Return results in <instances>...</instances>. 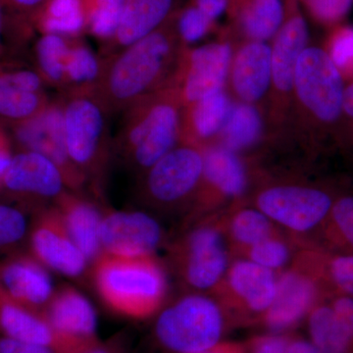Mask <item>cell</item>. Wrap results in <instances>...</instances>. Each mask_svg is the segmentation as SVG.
<instances>
[{"label":"cell","instance_id":"603a6c76","mask_svg":"<svg viewBox=\"0 0 353 353\" xmlns=\"http://www.w3.org/2000/svg\"><path fill=\"white\" fill-rule=\"evenodd\" d=\"M181 0H123L119 22L106 41L105 57L124 50L161 27L180 9Z\"/></svg>","mask_w":353,"mask_h":353},{"label":"cell","instance_id":"ac0fdd59","mask_svg":"<svg viewBox=\"0 0 353 353\" xmlns=\"http://www.w3.org/2000/svg\"><path fill=\"white\" fill-rule=\"evenodd\" d=\"M0 331L7 338L61 353H82L88 350L57 332L43 311L16 303L3 290L0 294Z\"/></svg>","mask_w":353,"mask_h":353},{"label":"cell","instance_id":"4dcf8cb0","mask_svg":"<svg viewBox=\"0 0 353 353\" xmlns=\"http://www.w3.org/2000/svg\"><path fill=\"white\" fill-rule=\"evenodd\" d=\"M101 72V60L95 57L87 46L70 44L65 64V88L67 92L94 88Z\"/></svg>","mask_w":353,"mask_h":353},{"label":"cell","instance_id":"83f0119b","mask_svg":"<svg viewBox=\"0 0 353 353\" xmlns=\"http://www.w3.org/2000/svg\"><path fill=\"white\" fill-rule=\"evenodd\" d=\"M263 128V117L257 105L236 101L215 143L240 153L259 143Z\"/></svg>","mask_w":353,"mask_h":353},{"label":"cell","instance_id":"f546056e","mask_svg":"<svg viewBox=\"0 0 353 353\" xmlns=\"http://www.w3.org/2000/svg\"><path fill=\"white\" fill-rule=\"evenodd\" d=\"M311 343L321 353H347L353 339L343 328L332 306H314L308 314Z\"/></svg>","mask_w":353,"mask_h":353},{"label":"cell","instance_id":"681fc988","mask_svg":"<svg viewBox=\"0 0 353 353\" xmlns=\"http://www.w3.org/2000/svg\"><path fill=\"white\" fill-rule=\"evenodd\" d=\"M199 353H243V350L234 343H218L214 347Z\"/></svg>","mask_w":353,"mask_h":353},{"label":"cell","instance_id":"cb8c5ba5","mask_svg":"<svg viewBox=\"0 0 353 353\" xmlns=\"http://www.w3.org/2000/svg\"><path fill=\"white\" fill-rule=\"evenodd\" d=\"M43 312L55 330L70 340L87 348L99 343L94 309L74 288L64 287L54 292Z\"/></svg>","mask_w":353,"mask_h":353},{"label":"cell","instance_id":"6da1fadb","mask_svg":"<svg viewBox=\"0 0 353 353\" xmlns=\"http://www.w3.org/2000/svg\"><path fill=\"white\" fill-rule=\"evenodd\" d=\"M178 13L145 38L101 60L92 90L109 113L124 112L175 82L185 50L176 29Z\"/></svg>","mask_w":353,"mask_h":353},{"label":"cell","instance_id":"f907efd6","mask_svg":"<svg viewBox=\"0 0 353 353\" xmlns=\"http://www.w3.org/2000/svg\"><path fill=\"white\" fill-rule=\"evenodd\" d=\"M117 347V345L112 343H102L99 341L94 347L88 348L82 353H119Z\"/></svg>","mask_w":353,"mask_h":353},{"label":"cell","instance_id":"836d02e7","mask_svg":"<svg viewBox=\"0 0 353 353\" xmlns=\"http://www.w3.org/2000/svg\"><path fill=\"white\" fill-rule=\"evenodd\" d=\"M292 250L290 241L278 233L250 246L241 256L279 274L289 265Z\"/></svg>","mask_w":353,"mask_h":353},{"label":"cell","instance_id":"8fae6325","mask_svg":"<svg viewBox=\"0 0 353 353\" xmlns=\"http://www.w3.org/2000/svg\"><path fill=\"white\" fill-rule=\"evenodd\" d=\"M233 57L229 41H216L192 50L185 48L174 82L183 108L225 90Z\"/></svg>","mask_w":353,"mask_h":353},{"label":"cell","instance_id":"9c48e42d","mask_svg":"<svg viewBox=\"0 0 353 353\" xmlns=\"http://www.w3.org/2000/svg\"><path fill=\"white\" fill-rule=\"evenodd\" d=\"M277 281L275 272L241 257L231 262L213 292L224 312L263 318L275 299Z\"/></svg>","mask_w":353,"mask_h":353},{"label":"cell","instance_id":"7bdbcfd3","mask_svg":"<svg viewBox=\"0 0 353 353\" xmlns=\"http://www.w3.org/2000/svg\"><path fill=\"white\" fill-rule=\"evenodd\" d=\"M331 306L343 328L353 339V299L340 297Z\"/></svg>","mask_w":353,"mask_h":353},{"label":"cell","instance_id":"e0dca14e","mask_svg":"<svg viewBox=\"0 0 353 353\" xmlns=\"http://www.w3.org/2000/svg\"><path fill=\"white\" fill-rule=\"evenodd\" d=\"M1 188L22 199L55 201L66 192L67 185L61 171L51 160L39 153L22 150L13 155Z\"/></svg>","mask_w":353,"mask_h":353},{"label":"cell","instance_id":"74e56055","mask_svg":"<svg viewBox=\"0 0 353 353\" xmlns=\"http://www.w3.org/2000/svg\"><path fill=\"white\" fill-rule=\"evenodd\" d=\"M311 15L324 24L343 20L352 9L353 0H301Z\"/></svg>","mask_w":353,"mask_h":353},{"label":"cell","instance_id":"5bb4252c","mask_svg":"<svg viewBox=\"0 0 353 353\" xmlns=\"http://www.w3.org/2000/svg\"><path fill=\"white\" fill-rule=\"evenodd\" d=\"M30 252L46 268L71 278L82 275L88 265L55 208L43 211L32 225Z\"/></svg>","mask_w":353,"mask_h":353},{"label":"cell","instance_id":"7c38bea8","mask_svg":"<svg viewBox=\"0 0 353 353\" xmlns=\"http://www.w3.org/2000/svg\"><path fill=\"white\" fill-rule=\"evenodd\" d=\"M14 134L23 150L39 153L57 165L64 176L67 189H82L87 178L69 157L61 101H50L38 115L15 125Z\"/></svg>","mask_w":353,"mask_h":353},{"label":"cell","instance_id":"44dd1931","mask_svg":"<svg viewBox=\"0 0 353 353\" xmlns=\"http://www.w3.org/2000/svg\"><path fill=\"white\" fill-rule=\"evenodd\" d=\"M229 82L238 101L257 105L271 90V44L246 41L234 53Z\"/></svg>","mask_w":353,"mask_h":353},{"label":"cell","instance_id":"ba28073f","mask_svg":"<svg viewBox=\"0 0 353 353\" xmlns=\"http://www.w3.org/2000/svg\"><path fill=\"white\" fill-rule=\"evenodd\" d=\"M343 74L328 52L307 46L299 57L294 95L301 108L316 119L333 123L343 112Z\"/></svg>","mask_w":353,"mask_h":353},{"label":"cell","instance_id":"d590c367","mask_svg":"<svg viewBox=\"0 0 353 353\" xmlns=\"http://www.w3.org/2000/svg\"><path fill=\"white\" fill-rule=\"evenodd\" d=\"M27 218L20 209L0 204V250L13 248L25 238Z\"/></svg>","mask_w":353,"mask_h":353},{"label":"cell","instance_id":"f5cc1de1","mask_svg":"<svg viewBox=\"0 0 353 353\" xmlns=\"http://www.w3.org/2000/svg\"><path fill=\"white\" fill-rule=\"evenodd\" d=\"M1 290H2V289H1V285H0V294H1Z\"/></svg>","mask_w":353,"mask_h":353},{"label":"cell","instance_id":"1f68e13d","mask_svg":"<svg viewBox=\"0 0 353 353\" xmlns=\"http://www.w3.org/2000/svg\"><path fill=\"white\" fill-rule=\"evenodd\" d=\"M70 43L59 34H46L36 48L39 71L44 82L65 88V64Z\"/></svg>","mask_w":353,"mask_h":353},{"label":"cell","instance_id":"ee69618b","mask_svg":"<svg viewBox=\"0 0 353 353\" xmlns=\"http://www.w3.org/2000/svg\"><path fill=\"white\" fill-rule=\"evenodd\" d=\"M288 343L283 336H263L254 341L252 353H288Z\"/></svg>","mask_w":353,"mask_h":353},{"label":"cell","instance_id":"c3c4849f","mask_svg":"<svg viewBox=\"0 0 353 353\" xmlns=\"http://www.w3.org/2000/svg\"><path fill=\"white\" fill-rule=\"evenodd\" d=\"M343 111L353 118V83L343 90Z\"/></svg>","mask_w":353,"mask_h":353},{"label":"cell","instance_id":"7402d4cb","mask_svg":"<svg viewBox=\"0 0 353 353\" xmlns=\"http://www.w3.org/2000/svg\"><path fill=\"white\" fill-rule=\"evenodd\" d=\"M38 72L0 67V118L20 124L41 113L50 103Z\"/></svg>","mask_w":353,"mask_h":353},{"label":"cell","instance_id":"d4e9b609","mask_svg":"<svg viewBox=\"0 0 353 353\" xmlns=\"http://www.w3.org/2000/svg\"><path fill=\"white\" fill-rule=\"evenodd\" d=\"M54 208L76 245L88 264H94L103 254L101 241L102 215L92 202L65 192L55 199Z\"/></svg>","mask_w":353,"mask_h":353},{"label":"cell","instance_id":"816d5d0a","mask_svg":"<svg viewBox=\"0 0 353 353\" xmlns=\"http://www.w3.org/2000/svg\"><path fill=\"white\" fill-rule=\"evenodd\" d=\"M3 10H2L1 2H0V57L3 52V44H2V30H3Z\"/></svg>","mask_w":353,"mask_h":353},{"label":"cell","instance_id":"8d00e7d4","mask_svg":"<svg viewBox=\"0 0 353 353\" xmlns=\"http://www.w3.org/2000/svg\"><path fill=\"white\" fill-rule=\"evenodd\" d=\"M328 52L341 74L353 75V27H341L330 39Z\"/></svg>","mask_w":353,"mask_h":353},{"label":"cell","instance_id":"8992f818","mask_svg":"<svg viewBox=\"0 0 353 353\" xmlns=\"http://www.w3.org/2000/svg\"><path fill=\"white\" fill-rule=\"evenodd\" d=\"M224 221L204 220L190 229L172 248L179 276L197 292L214 290L230 266Z\"/></svg>","mask_w":353,"mask_h":353},{"label":"cell","instance_id":"7a4b0ae2","mask_svg":"<svg viewBox=\"0 0 353 353\" xmlns=\"http://www.w3.org/2000/svg\"><path fill=\"white\" fill-rule=\"evenodd\" d=\"M183 106L175 83L124 111L115 150L128 166L145 174L181 141Z\"/></svg>","mask_w":353,"mask_h":353},{"label":"cell","instance_id":"ffe728a7","mask_svg":"<svg viewBox=\"0 0 353 353\" xmlns=\"http://www.w3.org/2000/svg\"><path fill=\"white\" fill-rule=\"evenodd\" d=\"M0 285L16 303L43 311L54 294L48 269L30 253H14L0 262Z\"/></svg>","mask_w":353,"mask_h":353},{"label":"cell","instance_id":"484cf974","mask_svg":"<svg viewBox=\"0 0 353 353\" xmlns=\"http://www.w3.org/2000/svg\"><path fill=\"white\" fill-rule=\"evenodd\" d=\"M234 103L232 97L224 90L183 108L181 141L201 148L214 143Z\"/></svg>","mask_w":353,"mask_h":353},{"label":"cell","instance_id":"7dc6e473","mask_svg":"<svg viewBox=\"0 0 353 353\" xmlns=\"http://www.w3.org/2000/svg\"><path fill=\"white\" fill-rule=\"evenodd\" d=\"M288 353H321L313 345L304 340L289 341L288 343Z\"/></svg>","mask_w":353,"mask_h":353},{"label":"cell","instance_id":"4316f807","mask_svg":"<svg viewBox=\"0 0 353 353\" xmlns=\"http://www.w3.org/2000/svg\"><path fill=\"white\" fill-rule=\"evenodd\" d=\"M229 12L246 41L268 43L285 18L283 0H230Z\"/></svg>","mask_w":353,"mask_h":353},{"label":"cell","instance_id":"e575fe53","mask_svg":"<svg viewBox=\"0 0 353 353\" xmlns=\"http://www.w3.org/2000/svg\"><path fill=\"white\" fill-rule=\"evenodd\" d=\"M213 24L214 22L196 6L182 9L176 17V29L183 46L196 43L205 37L212 30Z\"/></svg>","mask_w":353,"mask_h":353},{"label":"cell","instance_id":"5b68a950","mask_svg":"<svg viewBox=\"0 0 353 353\" xmlns=\"http://www.w3.org/2000/svg\"><path fill=\"white\" fill-rule=\"evenodd\" d=\"M224 310L212 297L190 294L165 308L155 325L158 341L175 353H199L219 343Z\"/></svg>","mask_w":353,"mask_h":353},{"label":"cell","instance_id":"f1b7e54d","mask_svg":"<svg viewBox=\"0 0 353 353\" xmlns=\"http://www.w3.org/2000/svg\"><path fill=\"white\" fill-rule=\"evenodd\" d=\"M224 226L232 250L239 255L259 241L280 233L277 225L256 208L238 209L224 221Z\"/></svg>","mask_w":353,"mask_h":353},{"label":"cell","instance_id":"2e32d148","mask_svg":"<svg viewBox=\"0 0 353 353\" xmlns=\"http://www.w3.org/2000/svg\"><path fill=\"white\" fill-rule=\"evenodd\" d=\"M308 28L299 6V0H287L285 18L272 39V87L274 99L288 101L294 95L297 62L307 48Z\"/></svg>","mask_w":353,"mask_h":353},{"label":"cell","instance_id":"d6986e66","mask_svg":"<svg viewBox=\"0 0 353 353\" xmlns=\"http://www.w3.org/2000/svg\"><path fill=\"white\" fill-rule=\"evenodd\" d=\"M317 296L314 276L294 263L278 275L275 299L262 319L274 332L292 328L314 308Z\"/></svg>","mask_w":353,"mask_h":353},{"label":"cell","instance_id":"60d3db41","mask_svg":"<svg viewBox=\"0 0 353 353\" xmlns=\"http://www.w3.org/2000/svg\"><path fill=\"white\" fill-rule=\"evenodd\" d=\"M334 225L343 238L353 245V196L345 197L331 209Z\"/></svg>","mask_w":353,"mask_h":353},{"label":"cell","instance_id":"f6af8a7d","mask_svg":"<svg viewBox=\"0 0 353 353\" xmlns=\"http://www.w3.org/2000/svg\"><path fill=\"white\" fill-rule=\"evenodd\" d=\"M194 6L215 22L223 14L229 11L230 0H196Z\"/></svg>","mask_w":353,"mask_h":353},{"label":"cell","instance_id":"3957f363","mask_svg":"<svg viewBox=\"0 0 353 353\" xmlns=\"http://www.w3.org/2000/svg\"><path fill=\"white\" fill-rule=\"evenodd\" d=\"M95 289L117 314L146 319L163 305L167 278L154 255L117 256L103 253L94 264Z\"/></svg>","mask_w":353,"mask_h":353},{"label":"cell","instance_id":"9a60e30c","mask_svg":"<svg viewBox=\"0 0 353 353\" xmlns=\"http://www.w3.org/2000/svg\"><path fill=\"white\" fill-rule=\"evenodd\" d=\"M162 236L157 221L146 213L115 211L102 216L101 241L106 254L128 257L154 255Z\"/></svg>","mask_w":353,"mask_h":353},{"label":"cell","instance_id":"b9f144b4","mask_svg":"<svg viewBox=\"0 0 353 353\" xmlns=\"http://www.w3.org/2000/svg\"><path fill=\"white\" fill-rule=\"evenodd\" d=\"M0 353H61L53 348L43 345H32L13 339L2 336L0 338Z\"/></svg>","mask_w":353,"mask_h":353},{"label":"cell","instance_id":"bcb514c9","mask_svg":"<svg viewBox=\"0 0 353 353\" xmlns=\"http://www.w3.org/2000/svg\"><path fill=\"white\" fill-rule=\"evenodd\" d=\"M10 141L6 132L0 127V189H1L2 181L6 175L7 168L12 160Z\"/></svg>","mask_w":353,"mask_h":353},{"label":"cell","instance_id":"ab89813d","mask_svg":"<svg viewBox=\"0 0 353 353\" xmlns=\"http://www.w3.org/2000/svg\"><path fill=\"white\" fill-rule=\"evenodd\" d=\"M329 271L334 284L353 296V255L336 257L330 263Z\"/></svg>","mask_w":353,"mask_h":353},{"label":"cell","instance_id":"30bf717a","mask_svg":"<svg viewBox=\"0 0 353 353\" xmlns=\"http://www.w3.org/2000/svg\"><path fill=\"white\" fill-rule=\"evenodd\" d=\"M259 209L277 226L294 234L319 225L333 208L326 192L296 185H273L260 192L255 199Z\"/></svg>","mask_w":353,"mask_h":353},{"label":"cell","instance_id":"f35d334b","mask_svg":"<svg viewBox=\"0 0 353 353\" xmlns=\"http://www.w3.org/2000/svg\"><path fill=\"white\" fill-rule=\"evenodd\" d=\"M48 0H0L2 10L21 25L37 24L39 14Z\"/></svg>","mask_w":353,"mask_h":353},{"label":"cell","instance_id":"d6a6232c","mask_svg":"<svg viewBox=\"0 0 353 353\" xmlns=\"http://www.w3.org/2000/svg\"><path fill=\"white\" fill-rule=\"evenodd\" d=\"M83 24L78 0H48L37 20V25L46 34L59 36L78 34Z\"/></svg>","mask_w":353,"mask_h":353},{"label":"cell","instance_id":"277c9868","mask_svg":"<svg viewBox=\"0 0 353 353\" xmlns=\"http://www.w3.org/2000/svg\"><path fill=\"white\" fill-rule=\"evenodd\" d=\"M61 102L69 157L88 180L101 171L108 157L110 113L92 88L68 90Z\"/></svg>","mask_w":353,"mask_h":353},{"label":"cell","instance_id":"52a82bcc","mask_svg":"<svg viewBox=\"0 0 353 353\" xmlns=\"http://www.w3.org/2000/svg\"><path fill=\"white\" fill-rule=\"evenodd\" d=\"M202 174L203 150L201 146L181 141L143 174V196L159 206L194 201Z\"/></svg>","mask_w":353,"mask_h":353},{"label":"cell","instance_id":"4fadbf2b","mask_svg":"<svg viewBox=\"0 0 353 353\" xmlns=\"http://www.w3.org/2000/svg\"><path fill=\"white\" fill-rule=\"evenodd\" d=\"M203 174L194 196L192 213L213 210L224 201L236 199L248 188V172L239 153L212 143L204 146Z\"/></svg>","mask_w":353,"mask_h":353}]
</instances>
